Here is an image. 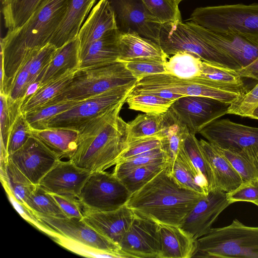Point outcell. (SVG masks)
<instances>
[{"label": "cell", "mask_w": 258, "mask_h": 258, "mask_svg": "<svg viewBox=\"0 0 258 258\" xmlns=\"http://www.w3.org/2000/svg\"><path fill=\"white\" fill-rule=\"evenodd\" d=\"M226 194L230 205L238 202H247L258 206V178L242 182L237 188Z\"/></svg>", "instance_id": "816d5d0a"}, {"label": "cell", "mask_w": 258, "mask_h": 258, "mask_svg": "<svg viewBox=\"0 0 258 258\" xmlns=\"http://www.w3.org/2000/svg\"><path fill=\"white\" fill-rule=\"evenodd\" d=\"M51 195L67 217L83 219V208L78 198Z\"/></svg>", "instance_id": "9f6ffc18"}, {"label": "cell", "mask_w": 258, "mask_h": 258, "mask_svg": "<svg viewBox=\"0 0 258 258\" xmlns=\"http://www.w3.org/2000/svg\"><path fill=\"white\" fill-rule=\"evenodd\" d=\"M31 127L21 112L18 116L10 132L7 152L8 156L21 148L31 136Z\"/></svg>", "instance_id": "7dc6e473"}, {"label": "cell", "mask_w": 258, "mask_h": 258, "mask_svg": "<svg viewBox=\"0 0 258 258\" xmlns=\"http://www.w3.org/2000/svg\"><path fill=\"white\" fill-rule=\"evenodd\" d=\"M166 61L157 58H138L123 62L138 82L147 77L166 74L164 67V62Z\"/></svg>", "instance_id": "bcb514c9"}, {"label": "cell", "mask_w": 258, "mask_h": 258, "mask_svg": "<svg viewBox=\"0 0 258 258\" xmlns=\"http://www.w3.org/2000/svg\"><path fill=\"white\" fill-rule=\"evenodd\" d=\"M132 194L112 173H91L82 188L78 199L83 209L109 211L125 205Z\"/></svg>", "instance_id": "9c48e42d"}, {"label": "cell", "mask_w": 258, "mask_h": 258, "mask_svg": "<svg viewBox=\"0 0 258 258\" xmlns=\"http://www.w3.org/2000/svg\"><path fill=\"white\" fill-rule=\"evenodd\" d=\"M1 180L6 193L25 203L37 185L33 183L8 157L1 161Z\"/></svg>", "instance_id": "4dcf8cb0"}, {"label": "cell", "mask_w": 258, "mask_h": 258, "mask_svg": "<svg viewBox=\"0 0 258 258\" xmlns=\"http://www.w3.org/2000/svg\"><path fill=\"white\" fill-rule=\"evenodd\" d=\"M166 162H169L166 153L162 148H158L119 161L115 165L112 173L120 179L139 167L151 164Z\"/></svg>", "instance_id": "74e56055"}, {"label": "cell", "mask_w": 258, "mask_h": 258, "mask_svg": "<svg viewBox=\"0 0 258 258\" xmlns=\"http://www.w3.org/2000/svg\"><path fill=\"white\" fill-rule=\"evenodd\" d=\"M97 0H71L67 14L50 43L59 48L78 36L85 18Z\"/></svg>", "instance_id": "4316f807"}, {"label": "cell", "mask_w": 258, "mask_h": 258, "mask_svg": "<svg viewBox=\"0 0 258 258\" xmlns=\"http://www.w3.org/2000/svg\"><path fill=\"white\" fill-rule=\"evenodd\" d=\"M57 48L48 43L33 56L30 62L28 80V91L34 84H38Z\"/></svg>", "instance_id": "f6af8a7d"}, {"label": "cell", "mask_w": 258, "mask_h": 258, "mask_svg": "<svg viewBox=\"0 0 258 258\" xmlns=\"http://www.w3.org/2000/svg\"><path fill=\"white\" fill-rule=\"evenodd\" d=\"M152 90H165L183 96L207 97L231 104L239 95L199 84L192 79H181L167 74H157L138 81L132 92Z\"/></svg>", "instance_id": "4fadbf2b"}, {"label": "cell", "mask_w": 258, "mask_h": 258, "mask_svg": "<svg viewBox=\"0 0 258 258\" xmlns=\"http://www.w3.org/2000/svg\"><path fill=\"white\" fill-rule=\"evenodd\" d=\"M230 104L207 97L184 96L176 99L170 108L189 132L196 134L227 114Z\"/></svg>", "instance_id": "30bf717a"}, {"label": "cell", "mask_w": 258, "mask_h": 258, "mask_svg": "<svg viewBox=\"0 0 258 258\" xmlns=\"http://www.w3.org/2000/svg\"><path fill=\"white\" fill-rule=\"evenodd\" d=\"M191 21L216 32H234L258 40V4L224 5L200 7Z\"/></svg>", "instance_id": "52a82bcc"}, {"label": "cell", "mask_w": 258, "mask_h": 258, "mask_svg": "<svg viewBox=\"0 0 258 258\" xmlns=\"http://www.w3.org/2000/svg\"><path fill=\"white\" fill-rule=\"evenodd\" d=\"M8 158L35 185L61 160L56 153L32 136Z\"/></svg>", "instance_id": "5bb4252c"}, {"label": "cell", "mask_w": 258, "mask_h": 258, "mask_svg": "<svg viewBox=\"0 0 258 258\" xmlns=\"http://www.w3.org/2000/svg\"><path fill=\"white\" fill-rule=\"evenodd\" d=\"M6 194L11 204L23 218L27 222L48 235L52 239L60 235H62L58 231L41 220L35 213L17 201L11 194L10 193Z\"/></svg>", "instance_id": "f907efd6"}, {"label": "cell", "mask_w": 258, "mask_h": 258, "mask_svg": "<svg viewBox=\"0 0 258 258\" xmlns=\"http://www.w3.org/2000/svg\"><path fill=\"white\" fill-rule=\"evenodd\" d=\"M23 100H13L8 95L0 93L1 102V161L8 157V143L11 128L21 112Z\"/></svg>", "instance_id": "d590c367"}, {"label": "cell", "mask_w": 258, "mask_h": 258, "mask_svg": "<svg viewBox=\"0 0 258 258\" xmlns=\"http://www.w3.org/2000/svg\"><path fill=\"white\" fill-rule=\"evenodd\" d=\"M210 143L222 149L241 150L258 145V127L217 119L199 133Z\"/></svg>", "instance_id": "2e32d148"}, {"label": "cell", "mask_w": 258, "mask_h": 258, "mask_svg": "<svg viewBox=\"0 0 258 258\" xmlns=\"http://www.w3.org/2000/svg\"><path fill=\"white\" fill-rule=\"evenodd\" d=\"M183 144L188 158L200 176L207 183L209 191L216 189L212 169L196 134L189 132Z\"/></svg>", "instance_id": "8d00e7d4"}, {"label": "cell", "mask_w": 258, "mask_h": 258, "mask_svg": "<svg viewBox=\"0 0 258 258\" xmlns=\"http://www.w3.org/2000/svg\"><path fill=\"white\" fill-rule=\"evenodd\" d=\"M76 71L69 72L61 77L36 88L24 99L21 106V113L25 114L33 110L52 100L66 87Z\"/></svg>", "instance_id": "d6a6232c"}, {"label": "cell", "mask_w": 258, "mask_h": 258, "mask_svg": "<svg viewBox=\"0 0 258 258\" xmlns=\"http://www.w3.org/2000/svg\"><path fill=\"white\" fill-rule=\"evenodd\" d=\"M80 43L78 36L57 48L37 85V88L79 69Z\"/></svg>", "instance_id": "484cf974"}, {"label": "cell", "mask_w": 258, "mask_h": 258, "mask_svg": "<svg viewBox=\"0 0 258 258\" xmlns=\"http://www.w3.org/2000/svg\"><path fill=\"white\" fill-rule=\"evenodd\" d=\"M168 166L172 176L181 186L201 194H208V186L191 164L184 144L174 159L168 163Z\"/></svg>", "instance_id": "f546056e"}, {"label": "cell", "mask_w": 258, "mask_h": 258, "mask_svg": "<svg viewBox=\"0 0 258 258\" xmlns=\"http://www.w3.org/2000/svg\"><path fill=\"white\" fill-rule=\"evenodd\" d=\"M119 246L127 258H159V223L136 214Z\"/></svg>", "instance_id": "9a60e30c"}, {"label": "cell", "mask_w": 258, "mask_h": 258, "mask_svg": "<svg viewBox=\"0 0 258 258\" xmlns=\"http://www.w3.org/2000/svg\"><path fill=\"white\" fill-rule=\"evenodd\" d=\"M236 71L242 78H248L258 81V56L251 63Z\"/></svg>", "instance_id": "6f0895ef"}, {"label": "cell", "mask_w": 258, "mask_h": 258, "mask_svg": "<svg viewBox=\"0 0 258 258\" xmlns=\"http://www.w3.org/2000/svg\"><path fill=\"white\" fill-rule=\"evenodd\" d=\"M0 1H1V3L2 4V5H3L5 4L10 2L11 0H0Z\"/></svg>", "instance_id": "94428289"}, {"label": "cell", "mask_w": 258, "mask_h": 258, "mask_svg": "<svg viewBox=\"0 0 258 258\" xmlns=\"http://www.w3.org/2000/svg\"><path fill=\"white\" fill-rule=\"evenodd\" d=\"M43 0H11L2 5L5 27L8 31L23 25L37 9Z\"/></svg>", "instance_id": "e575fe53"}, {"label": "cell", "mask_w": 258, "mask_h": 258, "mask_svg": "<svg viewBox=\"0 0 258 258\" xmlns=\"http://www.w3.org/2000/svg\"><path fill=\"white\" fill-rule=\"evenodd\" d=\"M189 132L170 108L163 113L161 128L158 136L161 139L162 149L169 162L176 157Z\"/></svg>", "instance_id": "f1b7e54d"}, {"label": "cell", "mask_w": 258, "mask_h": 258, "mask_svg": "<svg viewBox=\"0 0 258 258\" xmlns=\"http://www.w3.org/2000/svg\"><path fill=\"white\" fill-rule=\"evenodd\" d=\"M168 163H154L139 167L119 179L132 195L153 178Z\"/></svg>", "instance_id": "7bdbcfd3"}, {"label": "cell", "mask_w": 258, "mask_h": 258, "mask_svg": "<svg viewBox=\"0 0 258 258\" xmlns=\"http://www.w3.org/2000/svg\"><path fill=\"white\" fill-rule=\"evenodd\" d=\"M175 100L148 93H130L125 102L128 108L144 113L162 114L166 112Z\"/></svg>", "instance_id": "ab89813d"}, {"label": "cell", "mask_w": 258, "mask_h": 258, "mask_svg": "<svg viewBox=\"0 0 258 258\" xmlns=\"http://www.w3.org/2000/svg\"><path fill=\"white\" fill-rule=\"evenodd\" d=\"M208 41L235 61L240 69L258 56V40L230 32H216L205 28Z\"/></svg>", "instance_id": "ffe728a7"}, {"label": "cell", "mask_w": 258, "mask_h": 258, "mask_svg": "<svg viewBox=\"0 0 258 258\" xmlns=\"http://www.w3.org/2000/svg\"><path fill=\"white\" fill-rule=\"evenodd\" d=\"M120 36L117 29H112L91 44L80 54L79 68L118 61L120 54Z\"/></svg>", "instance_id": "d4e9b609"}, {"label": "cell", "mask_w": 258, "mask_h": 258, "mask_svg": "<svg viewBox=\"0 0 258 258\" xmlns=\"http://www.w3.org/2000/svg\"><path fill=\"white\" fill-rule=\"evenodd\" d=\"M120 34L135 33L158 44L161 24L142 0H107Z\"/></svg>", "instance_id": "8fae6325"}, {"label": "cell", "mask_w": 258, "mask_h": 258, "mask_svg": "<svg viewBox=\"0 0 258 258\" xmlns=\"http://www.w3.org/2000/svg\"><path fill=\"white\" fill-rule=\"evenodd\" d=\"M191 79L199 84L241 96L248 92L242 77L236 70L204 61L200 76Z\"/></svg>", "instance_id": "cb8c5ba5"}, {"label": "cell", "mask_w": 258, "mask_h": 258, "mask_svg": "<svg viewBox=\"0 0 258 258\" xmlns=\"http://www.w3.org/2000/svg\"><path fill=\"white\" fill-rule=\"evenodd\" d=\"M136 85L115 88L80 101L72 108L45 122L39 130L62 128L78 132L92 119L118 103L125 101Z\"/></svg>", "instance_id": "ba28073f"}, {"label": "cell", "mask_w": 258, "mask_h": 258, "mask_svg": "<svg viewBox=\"0 0 258 258\" xmlns=\"http://www.w3.org/2000/svg\"><path fill=\"white\" fill-rule=\"evenodd\" d=\"M158 44L168 56L186 51L208 63L234 70L240 69L235 61L211 44L205 27L191 21L161 24Z\"/></svg>", "instance_id": "5b68a950"}, {"label": "cell", "mask_w": 258, "mask_h": 258, "mask_svg": "<svg viewBox=\"0 0 258 258\" xmlns=\"http://www.w3.org/2000/svg\"><path fill=\"white\" fill-rule=\"evenodd\" d=\"M24 205L35 213L67 217L52 195L38 185Z\"/></svg>", "instance_id": "60d3db41"}, {"label": "cell", "mask_w": 258, "mask_h": 258, "mask_svg": "<svg viewBox=\"0 0 258 258\" xmlns=\"http://www.w3.org/2000/svg\"><path fill=\"white\" fill-rule=\"evenodd\" d=\"M252 165L258 178V145H254L243 149Z\"/></svg>", "instance_id": "680465c9"}, {"label": "cell", "mask_w": 258, "mask_h": 258, "mask_svg": "<svg viewBox=\"0 0 258 258\" xmlns=\"http://www.w3.org/2000/svg\"><path fill=\"white\" fill-rule=\"evenodd\" d=\"M162 114H138L127 123L128 143L138 139L157 136L161 128Z\"/></svg>", "instance_id": "f35d334b"}, {"label": "cell", "mask_w": 258, "mask_h": 258, "mask_svg": "<svg viewBox=\"0 0 258 258\" xmlns=\"http://www.w3.org/2000/svg\"><path fill=\"white\" fill-rule=\"evenodd\" d=\"M35 214L67 238L108 253L113 257H127L117 244L95 230L83 219Z\"/></svg>", "instance_id": "7c38bea8"}, {"label": "cell", "mask_w": 258, "mask_h": 258, "mask_svg": "<svg viewBox=\"0 0 258 258\" xmlns=\"http://www.w3.org/2000/svg\"><path fill=\"white\" fill-rule=\"evenodd\" d=\"M182 1H183V0H176V1L177 2V3L178 4H179V3H180V2H181Z\"/></svg>", "instance_id": "6125c7cd"}, {"label": "cell", "mask_w": 258, "mask_h": 258, "mask_svg": "<svg viewBox=\"0 0 258 258\" xmlns=\"http://www.w3.org/2000/svg\"><path fill=\"white\" fill-rule=\"evenodd\" d=\"M203 60L197 55L186 51L179 52L164 62L166 74L184 80L199 77Z\"/></svg>", "instance_id": "836d02e7"}, {"label": "cell", "mask_w": 258, "mask_h": 258, "mask_svg": "<svg viewBox=\"0 0 258 258\" xmlns=\"http://www.w3.org/2000/svg\"><path fill=\"white\" fill-rule=\"evenodd\" d=\"M79 101L65 100L46 104L23 114L31 128L39 130L46 121L76 105Z\"/></svg>", "instance_id": "b9f144b4"}, {"label": "cell", "mask_w": 258, "mask_h": 258, "mask_svg": "<svg viewBox=\"0 0 258 258\" xmlns=\"http://www.w3.org/2000/svg\"><path fill=\"white\" fill-rule=\"evenodd\" d=\"M159 258L193 257L197 249V241L179 226L159 223Z\"/></svg>", "instance_id": "603a6c76"}, {"label": "cell", "mask_w": 258, "mask_h": 258, "mask_svg": "<svg viewBox=\"0 0 258 258\" xmlns=\"http://www.w3.org/2000/svg\"><path fill=\"white\" fill-rule=\"evenodd\" d=\"M91 173L70 160H60L41 179L38 185L51 194L78 198Z\"/></svg>", "instance_id": "ac0fdd59"}, {"label": "cell", "mask_w": 258, "mask_h": 258, "mask_svg": "<svg viewBox=\"0 0 258 258\" xmlns=\"http://www.w3.org/2000/svg\"><path fill=\"white\" fill-rule=\"evenodd\" d=\"M249 118L258 120V106L254 110Z\"/></svg>", "instance_id": "91938a15"}, {"label": "cell", "mask_w": 258, "mask_h": 258, "mask_svg": "<svg viewBox=\"0 0 258 258\" xmlns=\"http://www.w3.org/2000/svg\"><path fill=\"white\" fill-rule=\"evenodd\" d=\"M168 165L133 194L126 205L136 214L158 223L180 226L206 195L181 186L171 174Z\"/></svg>", "instance_id": "3957f363"}, {"label": "cell", "mask_w": 258, "mask_h": 258, "mask_svg": "<svg viewBox=\"0 0 258 258\" xmlns=\"http://www.w3.org/2000/svg\"><path fill=\"white\" fill-rule=\"evenodd\" d=\"M197 241L193 257L258 258V226L236 219L228 226L211 228Z\"/></svg>", "instance_id": "8992f818"}, {"label": "cell", "mask_w": 258, "mask_h": 258, "mask_svg": "<svg viewBox=\"0 0 258 258\" xmlns=\"http://www.w3.org/2000/svg\"><path fill=\"white\" fill-rule=\"evenodd\" d=\"M220 149L232 167L238 173L242 182H246L257 177L255 169L243 149Z\"/></svg>", "instance_id": "c3c4849f"}, {"label": "cell", "mask_w": 258, "mask_h": 258, "mask_svg": "<svg viewBox=\"0 0 258 258\" xmlns=\"http://www.w3.org/2000/svg\"><path fill=\"white\" fill-rule=\"evenodd\" d=\"M61 246L78 254L91 257H113L110 254L60 235L53 239Z\"/></svg>", "instance_id": "11a10c76"}, {"label": "cell", "mask_w": 258, "mask_h": 258, "mask_svg": "<svg viewBox=\"0 0 258 258\" xmlns=\"http://www.w3.org/2000/svg\"><path fill=\"white\" fill-rule=\"evenodd\" d=\"M83 214L86 223L118 246L136 215L126 204L109 211L83 209Z\"/></svg>", "instance_id": "d6986e66"}, {"label": "cell", "mask_w": 258, "mask_h": 258, "mask_svg": "<svg viewBox=\"0 0 258 258\" xmlns=\"http://www.w3.org/2000/svg\"><path fill=\"white\" fill-rule=\"evenodd\" d=\"M137 82L124 62L119 61L79 68L63 90L45 105L65 100L80 101Z\"/></svg>", "instance_id": "277c9868"}, {"label": "cell", "mask_w": 258, "mask_h": 258, "mask_svg": "<svg viewBox=\"0 0 258 258\" xmlns=\"http://www.w3.org/2000/svg\"><path fill=\"white\" fill-rule=\"evenodd\" d=\"M125 101L92 119L79 131L69 160L91 173L115 165L128 146L127 123L119 116Z\"/></svg>", "instance_id": "7a4b0ae2"}, {"label": "cell", "mask_w": 258, "mask_h": 258, "mask_svg": "<svg viewBox=\"0 0 258 258\" xmlns=\"http://www.w3.org/2000/svg\"><path fill=\"white\" fill-rule=\"evenodd\" d=\"M35 53L32 55L22 66L12 83L8 95L13 100H24L28 95L27 84L29 67L31 60Z\"/></svg>", "instance_id": "db71d44e"}, {"label": "cell", "mask_w": 258, "mask_h": 258, "mask_svg": "<svg viewBox=\"0 0 258 258\" xmlns=\"http://www.w3.org/2000/svg\"><path fill=\"white\" fill-rule=\"evenodd\" d=\"M120 46L118 61L121 62L138 58L167 60L169 58L158 43L135 33L120 34Z\"/></svg>", "instance_id": "83f0119b"}, {"label": "cell", "mask_w": 258, "mask_h": 258, "mask_svg": "<svg viewBox=\"0 0 258 258\" xmlns=\"http://www.w3.org/2000/svg\"><path fill=\"white\" fill-rule=\"evenodd\" d=\"M31 136L37 138L60 158H69L74 152L78 132L62 128H31Z\"/></svg>", "instance_id": "1f68e13d"}, {"label": "cell", "mask_w": 258, "mask_h": 258, "mask_svg": "<svg viewBox=\"0 0 258 258\" xmlns=\"http://www.w3.org/2000/svg\"><path fill=\"white\" fill-rule=\"evenodd\" d=\"M71 0H43L27 22L8 31L1 41L0 91L8 93L26 61L50 41L67 14Z\"/></svg>", "instance_id": "6da1fadb"}, {"label": "cell", "mask_w": 258, "mask_h": 258, "mask_svg": "<svg viewBox=\"0 0 258 258\" xmlns=\"http://www.w3.org/2000/svg\"><path fill=\"white\" fill-rule=\"evenodd\" d=\"M149 13L161 23L182 21L176 0H142Z\"/></svg>", "instance_id": "ee69618b"}, {"label": "cell", "mask_w": 258, "mask_h": 258, "mask_svg": "<svg viewBox=\"0 0 258 258\" xmlns=\"http://www.w3.org/2000/svg\"><path fill=\"white\" fill-rule=\"evenodd\" d=\"M257 106L258 84L231 103L228 107L227 114L250 117Z\"/></svg>", "instance_id": "681fc988"}, {"label": "cell", "mask_w": 258, "mask_h": 258, "mask_svg": "<svg viewBox=\"0 0 258 258\" xmlns=\"http://www.w3.org/2000/svg\"><path fill=\"white\" fill-rule=\"evenodd\" d=\"M117 29L113 12L107 0H100L81 27L78 36L80 54L106 32Z\"/></svg>", "instance_id": "44dd1931"}, {"label": "cell", "mask_w": 258, "mask_h": 258, "mask_svg": "<svg viewBox=\"0 0 258 258\" xmlns=\"http://www.w3.org/2000/svg\"><path fill=\"white\" fill-rule=\"evenodd\" d=\"M230 204L226 192L215 189L200 200L180 227L194 239L207 234L220 213Z\"/></svg>", "instance_id": "e0dca14e"}, {"label": "cell", "mask_w": 258, "mask_h": 258, "mask_svg": "<svg viewBox=\"0 0 258 258\" xmlns=\"http://www.w3.org/2000/svg\"><path fill=\"white\" fill-rule=\"evenodd\" d=\"M158 148L162 149V140L158 137L152 136L134 140L128 143L127 147L119 161Z\"/></svg>", "instance_id": "f5cc1de1"}, {"label": "cell", "mask_w": 258, "mask_h": 258, "mask_svg": "<svg viewBox=\"0 0 258 258\" xmlns=\"http://www.w3.org/2000/svg\"><path fill=\"white\" fill-rule=\"evenodd\" d=\"M200 143L212 169L216 189L228 192L237 188L242 183V179L220 149L203 139Z\"/></svg>", "instance_id": "7402d4cb"}]
</instances>
